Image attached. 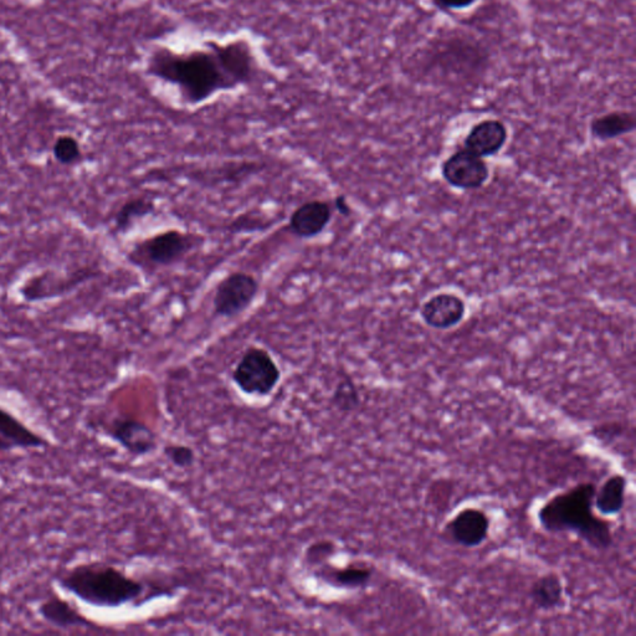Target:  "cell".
Returning a JSON list of instances; mask_svg holds the SVG:
<instances>
[{"label":"cell","mask_w":636,"mask_h":636,"mask_svg":"<svg viewBox=\"0 0 636 636\" xmlns=\"http://www.w3.org/2000/svg\"><path fill=\"white\" fill-rule=\"evenodd\" d=\"M636 121L633 112L614 111L596 117L591 122V133L598 141H612L635 131Z\"/></svg>","instance_id":"cell-15"},{"label":"cell","mask_w":636,"mask_h":636,"mask_svg":"<svg viewBox=\"0 0 636 636\" xmlns=\"http://www.w3.org/2000/svg\"><path fill=\"white\" fill-rule=\"evenodd\" d=\"M109 434L132 455H145L156 448V435L145 424L135 419H115Z\"/></svg>","instance_id":"cell-13"},{"label":"cell","mask_w":636,"mask_h":636,"mask_svg":"<svg viewBox=\"0 0 636 636\" xmlns=\"http://www.w3.org/2000/svg\"><path fill=\"white\" fill-rule=\"evenodd\" d=\"M333 405L343 413H350L359 407L361 397L355 382L350 377H343L337 383L332 396Z\"/></svg>","instance_id":"cell-19"},{"label":"cell","mask_w":636,"mask_h":636,"mask_svg":"<svg viewBox=\"0 0 636 636\" xmlns=\"http://www.w3.org/2000/svg\"><path fill=\"white\" fill-rule=\"evenodd\" d=\"M372 569L361 566H350L345 569H338L332 572L330 577L336 586L348 589H358L366 587L372 579Z\"/></svg>","instance_id":"cell-20"},{"label":"cell","mask_w":636,"mask_h":636,"mask_svg":"<svg viewBox=\"0 0 636 636\" xmlns=\"http://www.w3.org/2000/svg\"><path fill=\"white\" fill-rule=\"evenodd\" d=\"M441 177L450 187L460 191H476L489 181L490 167L484 158L460 148L441 164Z\"/></svg>","instance_id":"cell-7"},{"label":"cell","mask_w":636,"mask_h":636,"mask_svg":"<svg viewBox=\"0 0 636 636\" xmlns=\"http://www.w3.org/2000/svg\"><path fill=\"white\" fill-rule=\"evenodd\" d=\"M627 484L628 481L623 475H612L603 482L594 497V507H597L599 514L614 516L623 511Z\"/></svg>","instance_id":"cell-16"},{"label":"cell","mask_w":636,"mask_h":636,"mask_svg":"<svg viewBox=\"0 0 636 636\" xmlns=\"http://www.w3.org/2000/svg\"><path fill=\"white\" fill-rule=\"evenodd\" d=\"M39 614L51 627L63 630L81 628L89 625V620L68 600L50 597L39 605Z\"/></svg>","instance_id":"cell-14"},{"label":"cell","mask_w":636,"mask_h":636,"mask_svg":"<svg viewBox=\"0 0 636 636\" xmlns=\"http://www.w3.org/2000/svg\"><path fill=\"white\" fill-rule=\"evenodd\" d=\"M333 210H336L343 218H351L353 214V209L345 194H340L333 200Z\"/></svg>","instance_id":"cell-24"},{"label":"cell","mask_w":636,"mask_h":636,"mask_svg":"<svg viewBox=\"0 0 636 636\" xmlns=\"http://www.w3.org/2000/svg\"><path fill=\"white\" fill-rule=\"evenodd\" d=\"M54 156L61 164H74L79 162L81 150L79 142L74 137L61 136L54 145Z\"/></svg>","instance_id":"cell-21"},{"label":"cell","mask_w":636,"mask_h":636,"mask_svg":"<svg viewBox=\"0 0 636 636\" xmlns=\"http://www.w3.org/2000/svg\"><path fill=\"white\" fill-rule=\"evenodd\" d=\"M232 377L241 392L249 396L265 397L278 387L281 371L269 351L253 346L240 357Z\"/></svg>","instance_id":"cell-5"},{"label":"cell","mask_w":636,"mask_h":636,"mask_svg":"<svg viewBox=\"0 0 636 636\" xmlns=\"http://www.w3.org/2000/svg\"><path fill=\"white\" fill-rule=\"evenodd\" d=\"M63 591L95 608H120L140 598L143 584L110 564L82 563L61 574Z\"/></svg>","instance_id":"cell-3"},{"label":"cell","mask_w":636,"mask_h":636,"mask_svg":"<svg viewBox=\"0 0 636 636\" xmlns=\"http://www.w3.org/2000/svg\"><path fill=\"white\" fill-rule=\"evenodd\" d=\"M157 210L156 203L147 198H133L122 205L115 217L117 232L126 233L138 220L151 217Z\"/></svg>","instance_id":"cell-18"},{"label":"cell","mask_w":636,"mask_h":636,"mask_svg":"<svg viewBox=\"0 0 636 636\" xmlns=\"http://www.w3.org/2000/svg\"><path fill=\"white\" fill-rule=\"evenodd\" d=\"M507 138L509 131L504 122L482 120L471 127L468 136L465 137L463 148L480 158L495 157L504 150Z\"/></svg>","instance_id":"cell-11"},{"label":"cell","mask_w":636,"mask_h":636,"mask_svg":"<svg viewBox=\"0 0 636 636\" xmlns=\"http://www.w3.org/2000/svg\"><path fill=\"white\" fill-rule=\"evenodd\" d=\"M425 325L434 330L446 331L459 326L466 316V304L460 296L440 292L424 302L420 309Z\"/></svg>","instance_id":"cell-9"},{"label":"cell","mask_w":636,"mask_h":636,"mask_svg":"<svg viewBox=\"0 0 636 636\" xmlns=\"http://www.w3.org/2000/svg\"><path fill=\"white\" fill-rule=\"evenodd\" d=\"M530 596L533 604L541 610H555L564 604V588L556 573H548L532 584Z\"/></svg>","instance_id":"cell-17"},{"label":"cell","mask_w":636,"mask_h":636,"mask_svg":"<svg viewBox=\"0 0 636 636\" xmlns=\"http://www.w3.org/2000/svg\"><path fill=\"white\" fill-rule=\"evenodd\" d=\"M597 487L583 482L548 500L538 511V521L550 533L571 532L596 550L613 545L612 525L594 514Z\"/></svg>","instance_id":"cell-2"},{"label":"cell","mask_w":636,"mask_h":636,"mask_svg":"<svg viewBox=\"0 0 636 636\" xmlns=\"http://www.w3.org/2000/svg\"><path fill=\"white\" fill-rule=\"evenodd\" d=\"M260 292V282L245 271H233L218 282L213 297L214 315L233 320L253 306Z\"/></svg>","instance_id":"cell-6"},{"label":"cell","mask_w":636,"mask_h":636,"mask_svg":"<svg viewBox=\"0 0 636 636\" xmlns=\"http://www.w3.org/2000/svg\"><path fill=\"white\" fill-rule=\"evenodd\" d=\"M477 0H433L435 7L441 10H461L471 7Z\"/></svg>","instance_id":"cell-23"},{"label":"cell","mask_w":636,"mask_h":636,"mask_svg":"<svg viewBox=\"0 0 636 636\" xmlns=\"http://www.w3.org/2000/svg\"><path fill=\"white\" fill-rule=\"evenodd\" d=\"M333 218V205L326 200H307L291 213L287 229L296 238L311 240L325 232Z\"/></svg>","instance_id":"cell-8"},{"label":"cell","mask_w":636,"mask_h":636,"mask_svg":"<svg viewBox=\"0 0 636 636\" xmlns=\"http://www.w3.org/2000/svg\"><path fill=\"white\" fill-rule=\"evenodd\" d=\"M48 444L43 435L34 432L12 412L0 407V454L14 450L43 449Z\"/></svg>","instance_id":"cell-12"},{"label":"cell","mask_w":636,"mask_h":636,"mask_svg":"<svg viewBox=\"0 0 636 636\" xmlns=\"http://www.w3.org/2000/svg\"><path fill=\"white\" fill-rule=\"evenodd\" d=\"M196 244V237L192 234L169 229L143 240L131 251L130 259L142 268H171L181 263L196 248Z\"/></svg>","instance_id":"cell-4"},{"label":"cell","mask_w":636,"mask_h":636,"mask_svg":"<svg viewBox=\"0 0 636 636\" xmlns=\"http://www.w3.org/2000/svg\"><path fill=\"white\" fill-rule=\"evenodd\" d=\"M164 454L177 468H189L196 460L194 459V451L187 445H168Z\"/></svg>","instance_id":"cell-22"},{"label":"cell","mask_w":636,"mask_h":636,"mask_svg":"<svg viewBox=\"0 0 636 636\" xmlns=\"http://www.w3.org/2000/svg\"><path fill=\"white\" fill-rule=\"evenodd\" d=\"M237 46L220 51L218 56L193 54L189 58L153 60V73L177 82L187 100L198 104L220 89L232 87L235 80H243L249 71V60Z\"/></svg>","instance_id":"cell-1"},{"label":"cell","mask_w":636,"mask_h":636,"mask_svg":"<svg viewBox=\"0 0 636 636\" xmlns=\"http://www.w3.org/2000/svg\"><path fill=\"white\" fill-rule=\"evenodd\" d=\"M451 540L466 548L479 547L487 540L490 532V517L484 511L469 507L455 515L446 526Z\"/></svg>","instance_id":"cell-10"}]
</instances>
